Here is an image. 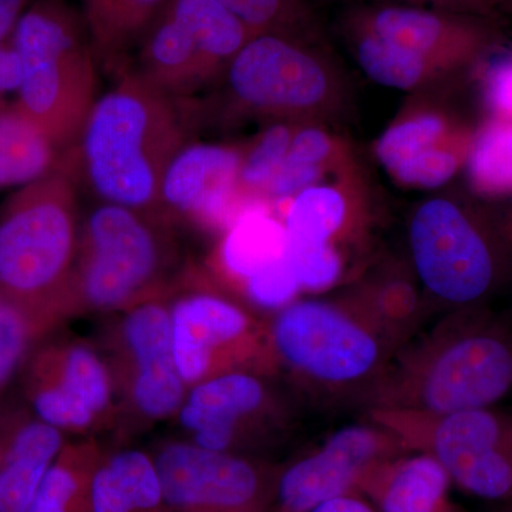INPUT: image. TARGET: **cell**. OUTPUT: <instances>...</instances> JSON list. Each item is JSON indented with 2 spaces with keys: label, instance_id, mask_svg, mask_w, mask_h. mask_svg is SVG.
Instances as JSON below:
<instances>
[{
  "label": "cell",
  "instance_id": "obj_1",
  "mask_svg": "<svg viewBox=\"0 0 512 512\" xmlns=\"http://www.w3.org/2000/svg\"><path fill=\"white\" fill-rule=\"evenodd\" d=\"M512 393V316L488 305L448 311L394 353L363 410L448 414Z\"/></svg>",
  "mask_w": 512,
  "mask_h": 512
},
{
  "label": "cell",
  "instance_id": "obj_2",
  "mask_svg": "<svg viewBox=\"0 0 512 512\" xmlns=\"http://www.w3.org/2000/svg\"><path fill=\"white\" fill-rule=\"evenodd\" d=\"M278 376L303 404L359 406L400 346L340 299H295L266 318Z\"/></svg>",
  "mask_w": 512,
  "mask_h": 512
},
{
  "label": "cell",
  "instance_id": "obj_3",
  "mask_svg": "<svg viewBox=\"0 0 512 512\" xmlns=\"http://www.w3.org/2000/svg\"><path fill=\"white\" fill-rule=\"evenodd\" d=\"M79 143L87 183L101 201L158 218L164 173L187 144V128L174 97L123 70L94 103Z\"/></svg>",
  "mask_w": 512,
  "mask_h": 512
},
{
  "label": "cell",
  "instance_id": "obj_4",
  "mask_svg": "<svg viewBox=\"0 0 512 512\" xmlns=\"http://www.w3.org/2000/svg\"><path fill=\"white\" fill-rule=\"evenodd\" d=\"M82 222L73 165L66 158L0 207V298L45 336L67 322Z\"/></svg>",
  "mask_w": 512,
  "mask_h": 512
},
{
  "label": "cell",
  "instance_id": "obj_5",
  "mask_svg": "<svg viewBox=\"0 0 512 512\" xmlns=\"http://www.w3.org/2000/svg\"><path fill=\"white\" fill-rule=\"evenodd\" d=\"M22 64L16 109L59 151L79 143L96 103V64L82 15L64 0H35L10 37Z\"/></svg>",
  "mask_w": 512,
  "mask_h": 512
},
{
  "label": "cell",
  "instance_id": "obj_6",
  "mask_svg": "<svg viewBox=\"0 0 512 512\" xmlns=\"http://www.w3.org/2000/svg\"><path fill=\"white\" fill-rule=\"evenodd\" d=\"M175 258L160 218L109 202L97 205L83 218L67 320L109 316L167 296L180 282L173 276Z\"/></svg>",
  "mask_w": 512,
  "mask_h": 512
},
{
  "label": "cell",
  "instance_id": "obj_7",
  "mask_svg": "<svg viewBox=\"0 0 512 512\" xmlns=\"http://www.w3.org/2000/svg\"><path fill=\"white\" fill-rule=\"evenodd\" d=\"M117 403L114 434L126 441L173 421L188 386L175 362L167 296L104 316L96 339Z\"/></svg>",
  "mask_w": 512,
  "mask_h": 512
},
{
  "label": "cell",
  "instance_id": "obj_8",
  "mask_svg": "<svg viewBox=\"0 0 512 512\" xmlns=\"http://www.w3.org/2000/svg\"><path fill=\"white\" fill-rule=\"evenodd\" d=\"M302 404L279 376L234 372L190 387L173 421L195 446L271 460L295 436Z\"/></svg>",
  "mask_w": 512,
  "mask_h": 512
},
{
  "label": "cell",
  "instance_id": "obj_9",
  "mask_svg": "<svg viewBox=\"0 0 512 512\" xmlns=\"http://www.w3.org/2000/svg\"><path fill=\"white\" fill-rule=\"evenodd\" d=\"M369 419L446 468L454 487L495 504L512 503V410L490 406L448 414L367 410Z\"/></svg>",
  "mask_w": 512,
  "mask_h": 512
},
{
  "label": "cell",
  "instance_id": "obj_10",
  "mask_svg": "<svg viewBox=\"0 0 512 512\" xmlns=\"http://www.w3.org/2000/svg\"><path fill=\"white\" fill-rule=\"evenodd\" d=\"M409 244L420 284L447 312L488 305L507 279V254L497 237L444 198L414 212Z\"/></svg>",
  "mask_w": 512,
  "mask_h": 512
},
{
  "label": "cell",
  "instance_id": "obj_11",
  "mask_svg": "<svg viewBox=\"0 0 512 512\" xmlns=\"http://www.w3.org/2000/svg\"><path fill=\"white\" fill-rule=\"evenodd\" d=\"M167 302L175 362L188 389L227 373L278 376L266 318L239 299L180 279Z\"/></svg>",
  "mask_w": 512,
  "mask_h": 512
},
{
  "label": "cell",
  "instance_id": "obj_12",
  "mask_svg": "<svg viewBox=\"0 0 512 512\" xmlns=\"http://www.w3.org/2000/svg\"><path fill=\"white\" fill-rule=\"evenodd\" d=\"M18 380L26 406L66 436L114 434L116 394L96 343L57 329L37 343Z\"/></svg>",
  "mask_w": 512,
  "mask_h": 512
},
{
  "label": "cell",
  "instance_id": "obj_13",
  "mask_svg": "<svg viewBox=\"0 0 512 512\" xmlns=\"http://www.w3.org/2000/svg\"><path fill=\"white\" fill-rule=\"evenodd\" d=\"M252 36L215 0H170L138 47L134 72L175 99L227 69Z\"/></svg>",
  "mask_w": 512,
  "mask_h": 512
},
{
  "label": "cell",
  "instance_id": "obj_14",
  "mask_svg": "<svg viewBox=\"0 0 512 512\" xmlns=\"http://www.w3.org/2000/svg\"><path fill=\"white\" fill-rule=\"evenodd\" d=\"M150 453L167 512H271L281 467L274 460L207 450L180 437Z\"/></svg>",
  "mask_w": 512,
  "mask_h": 512
},
{
  "label": "cell",
  "instance_id": "obj_15",
  "mask_svg": "<svg viewBox=\"0 0 512 512\" xmlns=\"http://www.w3.org/2000/svg\"><path fill=\"white\" fill-rule=\"evenodd\" d=\"M399 437L369 419L340 427L319 446L279 467L271 512H309L316 505L360 494L363 478L376 464L404 453Z\"/></svg>",
  "mask_w": 512,
  "mask_h": 512
},
{
  "label": "cell",
  "instance_id": "obj_16",
  "mask_svg": "<svg viewBox=\"0 0 512 512\" xmlns=\"http://www.w3.org/2000/svg\"><path fill=\"white\" fill-rule=\"evenodd\" d=\"M225 70L235 99L261 113L308 114L332 96L328 67L295 36H252Z\"/></svg>",
  "mask_w": 512,
  "mask_h": 512
},
{
  "label": "cell",
  "instance_id": "obj_17",
  "mask_svg": "<svg viewBox=\"0 0 512 512\" xmlns=\"http://www.w3.org/2000/svg\"><path fill=\"white\" fill-rule=\"evenodd\" d=\"M241 153L215 144H185L165 170L161 208L207 228L227 231L248 211L262 207L239 191Z\"/></svg>",
  "mask_w": 512,
  "mask_h": 512
},
{
  "label": "cell",
  "instance_id": "obj_18",
  "mask_svg": "<svg viewBox=\"0 0 512 512\" xmlns=\"http://www.w3.org/2000/svg\"><path fill=\"white\" fill-rule=\"evenodd\" d=\"M348 225V205L332 187L299 192L286 214L288 259L301 289L320 292L338 284L343 275L338 241Z\"/></svg>",
  "mask_w": 512,
  "mask_h": 512
},
{
  "label": "cell",
  "instance_id": "obj_19",
  "mask_svg": "<svg viewBox=\"0 0 512 512\" xmlns=\"http://www.w3.org/2000/svg\"><path fill=\"white\" fill-rule=\"evenodd\" d=\"M357 26L426 57L440 70L474 59L493 39L490 30L476 20L404 6L372 10L359 19Z\"/></svg>",
  "mask_w": 512,
  "mask_h": 512
},
{
  "label": "cell",
  "instance_id": "obj_20",
  "mask_svg": "<svg viewBox=\"0 0 512 512\" xmlns=\"http://www.w3.org/2000/svg\"><path fill=\"white\" fill-rule=\"evenodd\" d=\"M66 443L23 400L0 404V512L28 511Z\"/></svg>",
  "mask_w": 512,
  "mask_h": 512
},
{
  "label": "cell",
  "instance_id": "obj_21",
  "mask_svg": "<svg viewBox=\"0 0 512 512\" xmlns=\"http://www.w3.org/2000/svg\"><path fill=\"white\" fill-rule=\"evenodd\" d=\"M451 487L453 481L436 457L404 451L376 464L359 493L377 512H461Z\"/></svg>",
  "mask_w": 512,
  "mask_h": 512
},
{
  "label": "cell",
  "instance_id": "obj_22",
  "mask_svg": "<svg viewBox=\"0 0 512 512\" xmlns=\"http://www.w3.org/2000/svg\"><path fill=\"white\" fill-rule=\"evenodd\" d=\"M90 512H167L150 451L104 448L92 481Z\"/></svg>",
  "mask_w": 512,
  "mask_h": 512
},
{
  "label": "cell",
  "instance_id": "obj_23",
  "mask_svg": "<svg viewBox=\"0 0 512 512\" xmlns=\"http://www.w3.org/2000/svg\"><path fill=\"white\" fill-rule=\"evenodd\" d=\"M286 251L284 222L259 207L242 215L225 231L218 258L222 271L239 286L244 296L259 279L288 262Z\"/></svg>",
  "mask_w": 512,
  "mask_h": 512
},
{
  "label": "cell",
  "instance_id": "obj_24",
  "mask_svg": "<svg viewBox=\"0 0 512 512\" xmlns=\"http://www.w3.org/2000/svg\"><path fill=\"white\" fill-rule=\"evenodd\" d=\"M170 0H82L97 62L126 70L128 56L140 47Z\"/></svg>",
  "mask_w": 512,
  "mask_h": 512
},
{
  "label": "cell",
  "instance_id": "obj_25",
  "mask_svg": "<svg viewBox=\"0 0 512 512\" xmlns=\"http://www.w3.org/2000/svg\"><path fill=\"white\" fill-rule=\"evenodd\" d=\"M103 450L96 437L67 441L26 512H90L94 470Z\"/></svg>",
  "mask_w": 512,
  "mask_h": 512
},
{
  "label": "cell",
  "instance_id": "obj_26",
  "mask_svg": "<svg viewBox=\"0 0 512 512\" xmlns=\"http://www.w3.org/2000/svg\"><path fill=\"white\" fill-rule=\"evenodd\" d=\"M60 160L59 148L22 111L0 109V188L25 187Z\"/></svg>",
  "mask_w": 512,
  "mask_h": 512
},
{
  "label": "cell",
  "instance_id": "obj_27",
  "mask_svg": "<svg viewBox=\"0 0 512 512\" xmlns=\"http://www.w3.org/2000/svg\"><path fill=\"white\" fill-rule=\"evenodd\" d=\"M356 29L357 60L376 83L392 89L410 90L440 72L439 67L426 57L386 42L360 26Z\"/></svg>",
  "mask_w": 512,
  "mask_h": 512
},
{
  "label": "cell",
  "instance_id": "obj_28",
  "mask_svg": "<svg viewBox=\"0 0 512 512\" xmlns=\"http://www.w3.org/2000/svg\"><path fill=\"white\" fill-rule=\"evenodd\" d=\"M332 150V140L318 128H305L293 134L288 154L266 188V195L282 200L313 187Z\"/></svg>",
  "mask_w": 512,
  "mask_h": 512
},
{
  "label": "cell",
  "instance_id": "obj_29",
  "mask_svg": "<svg viewBox=\"0 0 512 512\" xmlns=\"http://www.w3.org/2000/svg\"><path fill=\"white\" fill-rule=\"evenodd\" d=\"M468 174L481 192L512 190V121L497 120L484 128L471 148Z\"/></svg>",
  "mask_w": 512,
  "mask_h": 512
},
{
  "label": "cell",
  "instance_id": "obj_30",
  "mask_svg": "<svg viewBox=\"0 0 512 512\" xmlns=\"http://www.w3.org/2000/svg\"><path fill=\"white\" fill-rule=\"evenodd\" d=\"M446 124L434 114H421L390 127L377 141L376 154L389 173L437 147Z\"/></svg>",
  "mask_w": 512,
  "mask_h": 512
},
{
  "label": "cell",
  "instance_id": "obj_31",
  "mask_svg": "<svg viewBox=\"0 0 512 512\" xmlns=\"http://www.w3.org/2000/svg\"><path fill=\"white\" fill-rule=\"evenodd\" d=\"M43 338L46 336L25 313L0 298V404L8 399L10 386Z\"/></svg>",
  "mask_w": 512,
  "mask_h": 512
},
{
  "label": "cell",
  "instance_id": "obj_32",
  "mask_svg": "<svg viewBox=\"0 0 512 512\" xmlns=\"http://www.w3.org/2000/svg\"><path fill=\"white\" fill-rule=\"evenodd\" d=\"M248 26L254 35L281 33L298 37L309 22L303 0H215Z\"/></svg>",
  "mask_w": 512,
  "mask_h": 512
},
{
  "label": "cell",
  "instance_id": "obj_33",
  "mask_svg": "<svg viewBox=\"0 0 512 512\" xmlns=\"http://www.w3.org/2000/svg\"><path fill=\"white\" fill-rule=\"evenodd\" d=\"M293 133L285 124L269 127L242 160L239 184L242 190L266 191L269 183L284 163Z\"/></svg>",
  "mask_w": 512,
  "mask_h": 512
},
{
  "label": "cell",
  "instance_id": "obj_34",
  "mask_svg": "<svg viewBox=\"0 0 512 512\" xmlns=\"http://www.w3.org/2000/svg\"><path fill=\"white\" fill-rule=\"evenodd\" d=\"M458 167V158L451 151L436 147L410 163L397 168L393 175L404 184L434 188L447 183Z\"/></svg>",
  "mask_w": 512,
  "mask_h": 512
},
{
  "label": "cell",
  "instance_id": "obj_35",
  "mask_svg": "<svg viewBox=\"0 0 512 512\" xmlns=\"http://www.w3.org/2000/svg\"><path fill=\"white\" fill-rule=\"evenodd\" d=\"M484 94L498 120L512 121V53L494 57L488 64Z\"/></svg>",
  "mask_w": 512,
  "mask_h": 512
},
{
  "label": "cell",
  "instance_id": "obj_36",
  "mask_svg": "<svg viewBox=\"0 0 512 512\" xmlns=\"http://www.w3.org/2000/svg\"><path fill=\"white\" fill-rule=\"evenodd\" d=\"M22 83V64L10 42L0 43V97L19 92Z\"/></svg>",
  "mask_w": 512,
  "mask_h": 512
},
{
  "label": "cell",
  "instance_id": "obj_37",
  "mask_svg": "<svg viewBox=\"0 0 512 512\" xmlns=\"http://www.w3.org/2000/svg\"><path fill=\"white\" fill-rule=\"evenodd\" d=\"M35 0H0V43L9 42L23 13Z\"/></svg>",
  "mask_w": 512,
  "mask_h": 512
},
{
  "label": "cell",
  "instance_id": "obj_38",
  "mask_svg": "<svg viewBox=\"0 0 512 512\" xmlns=\"http://www.w3.org/2000/svg\"><path fill=\"white\" fill-rule=\"evenodd\" d=\"M309 512H377L362 494H348L316 505Z\"/></svg>",
  "mask_w": 512,
  "mask_h": 512
},
{
  "label": "cell",
  "instance_id": "obj_39",
  "mask_svg": "<svg viewBox=\"0 0 512 512\" xmlns=\"http://www.w3.org/2000/svg\"><path fill=\"white\" fill-rule=\"evenodd\" d=\"M409 3H431V5L443 6L456 10H483L485 0H403Z\"/></svg>",
  "mask_w": 512,
  "mask_h": 512
},
{
  "label": "cell",
  "instance_id": "obj_40",
  "mask_svg": "<svg viewBox=\"0 0 512 512\" xmlns=\"http://www.w3.org/2000/svg\"><path fill=\"white\" fill-rule=\"evenodd\" d=\"M491 512H512V503L500 504V505H498L497 508H495V510H493Z\"/></svg>",
  "mask_w": 512,
  "mask_h": 512
}]
</instances>
